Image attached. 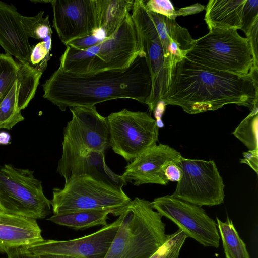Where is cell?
Listing matches in <instances>:
<instances>
[{
    "label": "cell",
    "instance_id": "obj_1",
    "mask_svg": "<svg viewBox=\"0 0 258 258\" xmlns=\"http://www.w3.org/2000/svg\"><path fill=\"white\" fill-rule=\"evenodd\" d=\"M161 100L195 114L234 104L252 108L258 102V68L239 76L213 70L186 57L174 68L169 88Z\"/></svg>",
    "mask_w": 258,
    "mask_h": 258
},
{
    "label": "cell",
    "instance_id": "obj_2",
    "mask_svg": "<svg viewBox=\"0 0 258 258\" xmlns=\"http://www.w3.org/2000/svg\"><path fill=\"white\" fill-rule=\"evenodd\" d=\"M42 87L43 98L64 111L68 107L94 106L121 98L146 104L151 94L152 81L143 52L124 70L77 75L58 67Z\"/></svg>",
    "mask_w": 258,
    "mask_h": 258
},
{
    "label": "cell",
    "instance_id": "obj_3",
    "mask_svg": "<svg viewBox=\"0 0 258 258\" xmlns=\"http://www.w3.org/2000/svg\"><path fill=\"white\" fill-rule=\"evenodd\" d=\"M143 51L136 27L128 14L117 30L97 44L84 50L67 46L59 68L77 75L124 70Z\"/></svg>",
    "mask_w": 258,
    "mask_h": 258
},
{
    "label": "cell",
    "instance_id": "obj_4",
    "mask_svg": "<svg viewBox=\"0 0 258 258\" xmlns=\"http://www.w3.org/2000/svg\"><path fill=\"white\" fill-rule=\"evenodd\" d=\"M152 202L135 198L119 216L121 223L104 258H149L167 240L162 216Z\"/></svg>",
    "mask_w": 258,
    "mask_h": 258
},
{
    "label": "cell",
    "instance_id": "obj_5",
    "mask_svg": "<svg viewBox=\"0 0 258 258\" xmlns=\"http://www.w3.org/2000/svg\"><path fill=\"white\" fill-rule=\"evenodd\" d=\"M237 30H209L207 34L195 39L186 57L213 70L247 75L253 66L252 51L248 39Z\"/></svg>",
    "mask_w": 258,
    "mask_h": 258
},
{
    "label": "cell",
    "instance_id": "obj_6",
    "mask_svg": "<svg viewBox=\"0 0 258 258\" xmlns=\"http://www.w3.org/2000/svg\"><path fill=\"white\" fill-rule=\"evenodd\" d=\"M52 193L50 203L55 215L104 209L119 216L132 201L123 190L85 174L71 176L63 188H54Z\"/></svg>",
    "mask_w": 258,
    "mask_h": 258
},
{
    "label": "cell",
    "instance_id": "obj_7",
    "mask_svg": "<svg viewBox=\"0 0 258 258\" xmlns=\"http://www.w3.org/2000/svg\"><path fill=\"white\" fill-rule=\"evenodd\" d=\"M72 117L63 130L62 153L57 171L63 177L72 165L91 151H103L109 147L106 118L95 106L69 108Z\"/></svg>",
    "mask_w": 258,
    "mask_h": 258
},
{
    "label": "cell",
    "instance_id": "obj_8",
    "mask_svg": "<svg viewBox=\"0 0 258 258\" xmlns=\"http://www.w3.org/2000/svg\"><path fill=\"white\" fill-rule=\"evenodd\" d=\"M51 206L33 171L11 164L0 168V210L37 220L48 216Z\"/></svg>",
    "mask_w": 258,
    "mask_h": 258
},
{
    "label": "cell",
    "instance_id": "obj_9",
    "mask_svg": "<svg viewBox=\"0 0 258 258\" xmlns=\"http://www.w3.org/2000/svg\"><path fill=\"white\" fill-rule=\"evenodd\" d=\"M106 118L109 147L128 162L156 144L158 140L156 120L147 112L123 109Z\"/></svg>",
    "mask_w": 258,
    "mask_h": 258
},
{
    "label": "cell",
    "instance_id": "obj_10",
    "mask_svg": "<svg viewBox=\"0 0 258 258\" xmlns=\"http://www.w3.org/2000/svg\"><path fill=\"white\" fill-rule=\"evenodd\" d=\"M182 175L172 195L175 198L202 206L224 202L223 180L214 160L179 158Z\"/></svg>",
    "mask_w": 258,
    "mask_h": 258
},
{
    "label": "cell",
    "instance_id": "obj_11",
    "mask_svg": "<svg viewBox=\"0 0 258 258\" xmlns=\"http://www.w3.org/2000/svg\"><path fill=\"white\" fill-rule=\"evenodd\" d=\"M131 15L151 72L152 88L146 104L152 112L166 93L173 72L165 57L161 41L144 0H134Z\"/></svg>",
    "mask_w": 258,
    "mask_h": 258
},
{
    "label": "cell",
    "instance_id": "obj_12",
    "mask_svg": "<svg viewBox=\"0 0 258 258\" xmlns=\"http://www.w3.org/2000/svg\"><path fill=\"white\" fill-rule=\"evenodd\" d=\"M152 203L153 208L175 223L187 238L194 239L204 246L219 247L217 225L201 206L172 195L155 198Z\"/></svg>",
    "mask_w": 258,
    "mask_h": 258
},
{
    "label": "cell",
    "instance_id": "obj_13",
    "mask_svg": "<svg viewBox=\"0 0 258 258\" xmlns=\"http://www.w3.org/2000/svg\"><path fill=\"white\" fill-rule=\"evenodd\" d=\"M52 27L66 45L98 30L97 0H52Z\"/></svg>",
    "mask_w": 258,
    "mask_h": 258
},
{
    "label": "cell",
    "instance_id": "obj_14",
    "mask_svg": "<svg viewBox=\"0 0 258 258\" xmlns=\"http://www.w3.org/2000/svg\"><path fill=\"white\" fill-rule=\"evenodd\" d=\"M121 223V217L96 232L66 241L43 240L25 247L28 252L39 255L59 254L79 258H104Z\"/></svg>",
    "mask_w": 258,
    "mask_h": 258
},
{
    "label": "cell",
    "instance_id": "obj_15",
    "mask_svg": "<svg viewBox=\"0 0 258 258\" xmlns=\"http://www.w3.org/2000/svg\"><path fill=\"white\" fill-rule=\"evenodd\" d=\"M181 156L179 152L168 145L155 144L131 162L121 175L126 182L136 186L147 183L165 185L169 182L165 168L171 163L177 162Z\"/></svg>",
    "mask_w": 258,
    "mask_h": 258
},
{
    "label": "cell",
    "instance_id": "obj_16",
    "mask_svg": "<svg viewBox=\"0 0 258 258\" xmlns=\"http://www.w3.org/2000/svg\"><path fill=\"white\" fill-rule=\"evenodd\" d=\"M16 8L0 1V45L5 54L23 64H29L32 47Z\"/></svg>",
    "mask_w": 258,
    "mask_h": 258
},
{
    "label": "cell",
    "instance_id": "obj_17",
    "mask_svg": "<svg viewBox=\"0 0 258 258\" xmlns=\"http://www.w3.org/2000/svg\"><path fill=\"white\" fill-rule=\"evenodd\" d=\"M148 12L161 41L165 57L173 73L176 64L186 57L195 39L186 28L180 26L175 20Z\"/></svg>",
    "mask_w": 258,
    "mask_h": 258
},
{
    "label": "cell",
    "instance_id": "obj_18",
    "mask_svg": "<svg viewBox=\"0 0 258 258\" xmlns=\"http://www.w3.org/2000/svg\"><path fill=\"white\" fill-rule=\"evenodd\" d=\"M36 220L0 210V252L26 247L44 240Z\"/></svg>",
    "mask_w": 258,
    "mask_h": 258
},
{
    "label": "cell",
    "instance_id": "obj_19",
    "mask_svg": "<svg viewBox=\"0 0 258 258\" xmlns=\"http://www.w3.org/2000/svg\"><path fill=\"white\" fill-rule=\"evenodd\" d=\"M88 175L118 190L127 184L122 175L113 172L107 165L103 151H91L79 158L63 176L65 181L73 175Z\"/></svg>",
    "mask_w": 258,
    "mask_h": 258
},
{
    "label": "cell",
    "instance_id": "obj_20",
    "mask_svg": "<svg viewBox=\"0 0 258 258\" xmlns=\"http://www.w3.org/2000/svg\"><path fill=\"white\" fill-rule=\"evenodd\" d=\"M246 0H210L205 9L208 29H241V17Z\"/></svg>",
    "mask_w": 258,
    "mask_h": 258
},
{
    "label": "cell",
    "instance_id": "obj_21",
    "mask_svg": "<svg viewBox=\"0 0 258 258\" xmlns=\"http://www.w3.org/2000/svg\"><path fill=\"white\" fill-rule=\"evenodd\" d=\"M99 28L105 37L113 34L132 10L134 0H97Z\"/></svg>",
    "mask_w": 258,
    "mask_h": 258
},
{
    "label": "cell",
    "instance_id": "obj_22",
    "mask_svg": "<svg viewBox=\"0 0 258 258\" xmlns=\"http://www.w3.org/2000/svg\"><path fill=\"white\" fill-rule=\"evenodd\" d=\"M111 214L108 210H88L72 213L53 214L47 219L55 224L73 229H85L90 227L107 225L108 215Z\"/></svg>",
    "mask_w": 258,
    "mask_h": 258
},
{
    "label": "cell",
    "instance_id": "obj_23",
    "mask_svg": "<svg viewBox=\"0 0 258 258\" xmlns=\"http://www.w3.org/2000/svg\"><path fill=\"white\" fill-rule=\"evenodd\" d=\"M42 73L29 64L19 63L16 83L18 106L21 111L33 98Z\"/></svg>",
    "mask_w": 258,
    "mask_h": 258
},
{
    "label": "cell",
    "instance_id": "obj_24",
    "mask_svg": "<svg viewBox=\"0 0 258 258\" xmlns=\"http://www.w3.org/2000/svg\"><path fill=\"white\" fill-rule=\"evenodd\" d=\"M226 258H250L243 241L240 237L232 221L227 216L226 221L216 217Z\"/></svg>",
    "mask_w": 258,
    "mask_h": 258
},
{
    "label": "cell",
    "instance_id": "obj_25",
    "mask_svg": "<svg viewBox=\"0 0 258 258\" xmlns=\"http://www.w3.org/2000/svg\"><path fill=\"white\" fill-rule=\"evenodd\" d=\"M258 102L250 109V113L243 119L232 134L249 150H258Z\"/></svg>",
    "mask_w": 258,
    "mask_h": 258
},
{
    "label": "cell",
    "instance_id": "obj_26",
    "mask_svg": "<svg viewBox=\"0 0 258 258\" xmlns=\"http://www.w3.org/2000/svg\"><path fill=\"white\" fill-rule=\"evenodd\" d=\"M17 81V80H16ZM18 106L16 82L0 104V128L11 130L24 120Z\"/></svg>",
    "mask_w": 258,
    "mask_h": 258
},
{
    "label": "cell",
    "instance_id": "obj_27",
    "mask_svg": "<svg viewBox=\"0 0 258 258\" xmlns=\"http://www.w3.org/2000/svg\"><path fill=\"white\" fill-rule=\"evenodd\" d=\"M44 11H40L34 16L27 17L21 15V23L23 29L28 37L44 40L52 35L49 16L43 17Z\"/></svg>",
    "mask_w": 258,
    "mask_h": 258
},
{
    "label": "cell",
    "instance_id": "obj_28",
    "mask_svg": "<svg viewBox=\"0 0 258 258\" xmlns=\"http://www.w3.org/2000/svg\"><path fill=\"white\" fill-rule=\"evenodd\" d=\"M19 63L12 56L0 54V104L17 79Z\"/></svg>",
    "mask_w": 258,
    "mask_h": 258
},
{
    "label": "cell",
    "instance_id": "obj_29",
    "mask_svg": "<svg viewBox=\"0 0 258 258\" xmlns=\"http://www.w3.org/2000/svg\"><path fill=\"white\" fill-rule=\"evenodd\" d=\"M186 238L183 231L179 229L169 235L167 241L149 258H178L180 249Z\"/></svg>",
    "mask_w": 258,
    "mask_h": 258
},
{
    "label": "cell",
    "instance_id": "obj_30",
    "mask_svg": "<svg viewBox=\"0 0 258 258\" xmlns=\"http://www.w3.org/2000/svg\"><path fill=\"white\" fill-rule=\"evenodd\" d=\"M51 39L52 35H49L43 41L32 46L31 48L29 64L42 73L46 69L50 58Z\"/></svg>",
    "mask_w": 258,
    "mask_h": 258
},
{
    "label": "cell",
    "instance_id": "obj_31",
    "mask_svg": "<svg viewBox=\"0 0 258 258\" xmlns=\"http://www.w3.org/2000/svg\"><path fill=\"white\" fill-rule=\"evenodd\" d=\"M258 21V1L246 0L241 17V28L246 35L252 26Z\"/></svg>",
    "mask_w": 258,
    "mask_h": 258
},
{
    "label": "cell",
    "instance_id": "obj_32",
    "mask_svg": "<svg viewBox=\"0 0 258 258\" xmlns=\"http://www.w3.org/2000/svg\"><path fill=\"white\" fill-rule=\"evenodd\" d=\"M144 1L148 11L175 20L177 17L176 10L170 1L149 0L147 1L144 0Z\"/></svg>",
    "mask_w": 258,
    "mask_h": 258
},
{
    "label": "cell",
    "instance_id": "obj_33",
    "mask_svg": "<svg viewBox=\"0 0 258 258\" xmlns=\"http://www.w3.org/2000/svg\"><path fill=\"white\" fill-rule=\"evenodd\" d=\"M96 33L97 31L85 37L74 40L65 46L80 50L88 48L97 44L103 39L97 36Z\"/></svg>",
    "mask_w": 258,
    "mask_h": 258
},
{
    "label": "cell",
    "instance_id": "obj_34",
    "mask_svg": "<svg viewBox=\"0 0 258 258\" xmlns=\"http://www.w3.org/2000/svg\"><path fill=\"white\" fill-rule=\"evenodd\" d=\"M246 36L252 51L253 59V66L258 68V21L252 26Z\"/></svg>",
    "mask_w": 258,
    "mask_h": 258
},
{
    "label": "cell",
    "instance_id": "obj_35",
    "mask_svg": "<svg viewBox=\"0 0 258 258\" xmlns=\"http://www.w3.org/2000/svg\"><path fill=\"white\" fill-rule=\"evenodd\" d=\"M243 156V158L240 159V162L248 165L258 174V150L244 152Z\"/></svg>",
    "mask_w": 258,
    "mask_h": 258
},
{
    "label": "cell",
    "instance_id": "obj_36",
    "mask_svg": "<svg viewBox=\"0 0 258 258\" xmlns=\"http://www.w3.org/2000/svg\"><path fill=\"white\" fill-rule=\"evenodd\" d=\"M177 163H171L165 168V175L168 181L178 182L182 177V169Z\"/></svg>",
    "mask_w": 258,
    "mask_h": 258
},
{
    "label": "cell",
    "instance_id": "obj_37",
    "mask_svg": "<svg viewBox=\"0 0 258 258\" xmlns=\"http://www.w3.org/2000/svg\"><path fill=\"white\" fill-rule=\"evenodd\" d=\"M6 254L7 258H39V256L27 251L25 247H18L8 249Z\"/></svg>",
    "mask_w": 258,
    "mask_h": 258
},
{
    "label": "cell",
    "instance_id": "obj_38",
    "mask_svg": "<svg viewBox=\"0 0 258 258\" xmlns=\"http://www.w3.org/2000/svg\"><path fill=\"white\" fill-rule=\"evenodd\" d=\"M205 6L200 3H196L185 7H183L176 10L177 17L178 16H187L192 14L200 13L203 11Z\"/></svg>",
    "mask_w": 258,
    "mask_h": 258
},
{
    "label": "cell",
    "instance_id": "obj_39",
    "mask_svg": "<svg viewBox=\"0 0 258 258\" xmlns=\"http://www.w3.org/2000/svg\"><path fill=\"white\" fill-rule=\"evenodd\" d=\"M11 136L9 133L5 131H0V144L8 145L11 143Z\"/></svg>",
    "mask_w": 258,
    "mask_h": 258
},
{
    "label": "cell",
    "instance_id": "obj_40",
    "mask_svg": "<svg viewBox=\"0 0 258 258\" xmlns=\"http://www.w3.org/2000/svg\"><path fill=\"white\" fill-rule=\"evenodd\" d=\"M39 258H79L64 254H44L39 255Z\"/></svg>",
    "mask_w": 258,
    "mask_h": 258
},
{
    "label": "cell",
    "instance_id": "obj_41",
    "mask_svg": "<svg viewBox=\"0 0 258 258\" xmlns=\"http://www.w3.org/2000/svg\"><path fill=\"white\" fill-rule=\"evenodd\" d=\"M31 2H33L34 3H51V1H31Z\"/></svg>",
    "mask_w": 258,
    "mask_h": 258
}]
</instances>
